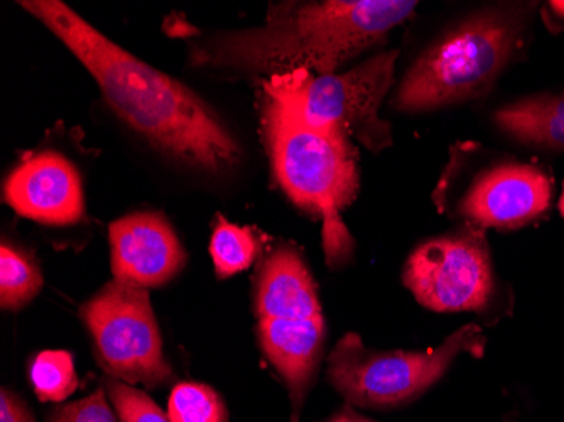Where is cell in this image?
<instances>
[{
    "label": "cell",
    "instance_id": "obj_1",
    "mask_svg": "<svg viewBox=\"0 0 564 422\" xmlns=\"http://www.w3.org/2000/svg\"><path fill=\"white\" fill-rule=\"evenodd\" d=\"M19 6L72 51L113 113L158 151L210 173L239 161L236 139L192 88L145 65L58 0H24Z\"/></svg>",
    "mask_w": 564,
    "mask_h": 422
},
{
    "label": "cell",
    "instance_id": "obj_2",
    "mask_svg": "<svg viewBox=\"0 0 564 422\" xmlns=\"http://www.w3.org/2000/svg\"><path fill=\"white\" fill-rule=\"evenodd\" d=\"M413 0H322L271 4L264 24L192 44L189 59L237 75L306 69L332 75L416 11Z\"/></svg>",
    "mask_w": 564,
    "mask_h": 422
},
{
    "label": "cell",
    "instance_id": "obj_3",
    "mask_svg": "<svg viewBox=\"0 0 564 422\" xmlns=\"http://www.w3.org/2000/svg\"><path fill=\"white\" fill-rule=\"evenodd\" d=\"M262 132L275 180L294 205L322 218L326 263L340 268L354 253V240L340 217L358 193L350 139L310 126L290 105L265 91Z\"/></svg>",
    "mask_w": 564,
    "mask_h": 422
},
{
    "label": "cell",
    "instance_id": "obj_4",
    "mask_svg": "<svg viewBox=\"0 0 564 422\" xmlns=\"http://www.w3.org/2000/svg\"><path fill=\"white\" fill-rule=\"evenodd\" d=\"M524 22L510 11H484L459 22L409 68L394 107L424 112L481 97L521 43Z\"/></svg>",
    "mask_w": 564,
    "mask_h": 422
},
{
    "label": "cell",
    "instance_id": "obj_5",
    "mask_svg": "<svg viewBox=\"0 0 564 422\" xmlns=\"http://www.w3.org/2000/svg\"><path fill=\"white\" fill-rule=\"evenodd\" d=\"M480 326L465 325L434 350L376 351L360 336L347 333L328 357V382L347 404L391 411L416 401L438 382L462 354L480 357Z\"/></svg>",
    "mask_w": 564,
    "mask_h": 422
},
{
    "label": "cell",
    "instance_id": "obj_6",
    "mask_svg": "<svg viewBox=\"0 0 564 422\" xmlns=\"http://www.w3.org/2000/svg\"><path fill=\"white\" fill-rule=\"evenodd\" d=\"M398 51H386L344 75H315L306 69L262 82L265 94L279 98L310 126L333 130L380 152L392 144L391 126L379 110L394 78Z\"/></svg>",
    "mask_w": 564,
    "mask_h": 422
},
{
    "label": "cell",
    "instance_id": "obj_7",
    "mask_svg": "<svg viewBox=\"0 0 564 422\" xmlns=\"http://www.w3.org/2000/svg\"><path fill=\"white\" fill-rule=\"evenodd\" d=\"M80 318L107 377L145 389L176 382L148 289L112 279L80 307Z\"/></svg>",
    "mask_w": 564,
    "mask_h": 422
},
{
    "label": "cell",
    "instance_id": "obj_8",
    "mask_svg": "<svg viewBox=\"0 0 564 422\" xmlns=\"http://www.w3.org/2000/svg\"><path fill=\"white\" fill-rule=\"evenodd\" d=\"M402 281L430 310H484L496 285L484 231L471 225L458 234L427 240L409 257Z\"/></svg>",
    "mask_w": 564,
    "mask_h": 422
},
{
    "label": "cell",
    "instance_id": "obj_9",
    "mask_svg": "<svg viewBox=\"0 0 564 422\" xmlns=\"http://www.w3.org/2000/svg\"><path fill=\"white\" fill-rule=\"evenodd\" d=\"M553 180L534 164L502 163L475 174L455 212L474 227L516 228L550 208Z\"/></svg>",
    "mask_w": 564,
    "mask_h": 422
},
{
    "label": "cell",
    "instance_id": "obj_10",
    "mask_svg": "<svg viewBox=\"0 0 564 422\" xmlns=\"http://www.w3.org/2000/svg\"><path fill=\"white\" fill-rule=\"evenodd\" d=\"M113 279L142 289L161 288L186 266V252L167 218L135 212L109 228Z\"/></svg>",
    "mask_w": 564,
    "mask_h": 422
},
{
    "label": "cell",
    "instance_id": "obj_11",
    "mask_svg": "<svg viewBox=\"0 0 564 422\" xmlns=\"http://www.w3.org/2000/svg\"><path fill=\"white\" fill-rule=\"evenodd\" d=\"M4 199L21 217L44 225H73L84 218L80 173L58 152L22 161L4 183Z\"/></svg>",
    "mask_w": 564,
    "mask_h": 422
},
{
    "label": "cell",
    "instance_id": "obj_12",
    "mask_svg": "<svg viewBox=\"0 0 564 422\" xmlns=\"http://www.w3.org/2000/svg\"><path fill=\"white\" fill-rule=\"evenodd\" d=\"M262 351L290 390L293 419L300 421L304 399L312 389L325 348V318L259 320Z\"/></svg>",
    "mask_w": 564,
    "mask_h": 422
},
{
    "label": "cell",
    "instance_id": "obj_13",
    "mask_svg": "<svg viewBox=\"0 0 564 422\" xmlns=\"http://www.w3.org/2000/svg\"><path fill=\"white\" fill-rule=\"evenodd\" d=\"M258 320H318L322 303L312 272L294 247L279 246L262 260L253 282Z\"/></svg>",
    "mask_w": 564,
    "mask_h": 422
},
{
    "label": "cell",
    "instance_id": "obj_14",
    "mask_svg": "<svg viewBox=\"0 0 564 422\" xmlns=\"http://www.w3.org/2000/svg\"><path fill=\"white\" fill-rule=\"evenodd\" d=\"M494 119L522 144L564 151V94L522 98L497 110Z\"/></svg>",
    "mask_w": 564,
    "mask_h": 422
},
{
    "label": "cell",
    "instance_id": "obj_15",
    "mask_svg": "<svg viewBox=\"0 0 564 422\" xmlns=\"http://www.w3.org/2000/svg\"><path fill=\"white\" fill-rule=\"evenodd\" d=\"M43 288V274L34 257L4 239L0 247V306L19 311Z\"/></svg>",
    "mask_w": 564,
    "mask_h": 422
},
{
    "label": "cell",
    "instance_id": "obj_16",
    "mask_svg": "<svg viewBox=\"0 0 564 422\" xmlns=\"http://www.w3.org/2000/svg\"><path fill=\"white\" fill-rule=\"evenodd\" d=\"M259 252L261 240L252 228L239 227L225 218H217L212 234L210 256L218 278H232L246 271Z\"/></svg>",
    "mask_w": 564,
    "mask_h": 422
},
{
    "label": "cell",
    "instance_id": "obj_17",
    "mask_svg": "<svg viewBox=\"0 0 564 422\" xmlns=\"http://www.w3.org/2000/svg\"><path fill=\"white\" fill-rule=\"evenodd\" d=\"M30 377L34 392L43 402H63L80 386L73 357L63 350L37 354L31 361Z\"/></svg>",
    "mask_w": 564,
    "mask_h": 422
},
{
    "label": "cell",
    "instance_id": "obj_18",
    "mask_svg": "<svg viewBox=\"0 0 564 422\" xmlns=\"http://www.w3.org/2000/svg\"><path fill=\"white\" fill-rule=\"evenodd\" d=\"M167 414L173 422H228L224 399L205 383H176L171 392Z\"/></svg>",
    "mask_w": 564,
    "mask_h": 422
},
{
    "label": "cell",
    "instance_id": "obj_19",
    "mask_svg": "<svg viewBox=\"0 0 564 422\" xmlns=\"http://www.w3.org/2000/svg\"><path fill=\"white\" fill-rule=\"evenodd\" d=\"M104 389L120 422H173L170 414L152 401L148 393L134 386L106 377Z\"/></svg>",
    "mask_w": 564,
    "mask_h": 422
},
{
    "label": "cell",
    "instance_id": "obj_20",
    "mask_svg": "<svg viewBox=\"0 0 564 422\" xmlns=\"http://www.w3.org/2000/svg\"><path fill=\"white\" fill-rule=\"evenodd\" d=\"M46 422H120L104 387H98L88 398L59 404L46 414Z\"/></svg>",
    "mask_w": 564,
    "mask_h": 422
},
{
    "label": "cell",
    "instance_id": "obj_21",
    "mask_svg": "<svg viewBox=\"0 0 564 422\" xmlns=\"http://www.w3.org/2000/svg\"><path fill=\"white\" fill-rule=\"evenodd\" d=\"M0 422H36L33 412L18 393L8 387L0 392Z\"/></svg>",
    "mask_w": 564,
    "mask_h": 422
},
{
    "label": "cell",
    "instance_id": "obj_22",
    "mask_svg": "<svg viewBox=\"0 0 564 422\" xmlns=\"http://www.w3.org/2000/svg\"><path fill=\"white\" fill-rule=\"evenodd\" d=\"M544 22L553 31L563 30L564 25V2H547L543 9Z\"/></svg>",
    "mask_w": 564,
    "mask_h": 422
},
{
    "label": "cell",
    "instance_id": "obj_23",
    "mask_svg": "<svg viewBox=\"0 0 564 422\" xmlns=\"http://www.w3.org/2000/svg\"><path fill=\"white\" fill-rule=\"evenodd\" d=\"M326 422H376L372 419L366 418V415L358 414L355 411L354 405L345 404L340 411L335 412L332 418Z\"/></svg>",
    "mask_w": 564,
    "mask_h": 422
},
{
    "label": "cell",
    "instance_id": "obj_24",
    "mask_svg": "<svg viewBox=\"0 0 564 422\" xmlns=\"http://www.w3.org/2000/svg\"><path fill=\"white\" fill-rule=\"evenodd\" d=\"M560 212H561V215H563V217H564V184H563V195H561V198H560Z\"/></svg>",
    "mask_w": 564,
    "mask_h": 422
}]
</instances>
